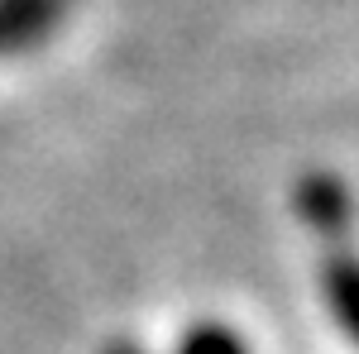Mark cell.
Instances as JSON below:
<instances>
[{"mask_svg":"<svg viewBox=\"0 0 359 354\" xmlns=\"http://www.w3.org/2000/svg\"><path fill=\"white\" fill-rule=\"evenodd\" d=\"M72 0H0V57L39 48L67 15Z\"/></svg>","mask_w":359,"mask_h":354,"instance_id":"obj_2","label":"cell"},{"mask_svg":"<svg viewBox=\"0 0 359 354\" xmlns=\"http://www.w3.org/2000/svg\"><path fill=\"white\" fill-rule=\"evenodd\" d=\"M297 216L306 220V230H316L326 245H345L350 225H355V201L350 187L335 172H306L297 182Z\"/></svg>","mask_w":359,"mask_h":354,"instance_id":"obj_1","label":"cell"},{"mask_svg":"<svg viewBox=\"0 0 359 354\" xmlns=\"http://www.w3.org/2000/svg\"><path fill=\"white\" fill-rule=\"evenodd\" d=\"M101 354H144V350H139L135 340H111V345H106Z\"/></svg>","mask_w":359,"mask_h":354,"instance_id":"obj_5","label":"cell"},{"mask_svg":"<svg viewBox=\"0 0 359 354\" xmlns=\"http://www.w3.org/2000/svg\"><path fill=\"white\" fill-rule=\"evenodd\" d=\"M177 354H249V345L221 321H201V326H192L182 335Z\"/></svg>","mask_w":359,"mask_h":354,"instance_id":"obj_4","label":"cell"},{"mask_svg":"<svg viewBox=\"0 0 359 354\" xmlns=\"http://www.w3.org/2000/svg\"><path fill=\"white\" fill-rule=\"evenodd\" d=\"M321 297L340 330L359 345V254L350 245H331L321 259Z\"/></svg>","mask_w":359,"mask_h":354,"instance_id":"obj_3","label":"cell"}]
</instances>
